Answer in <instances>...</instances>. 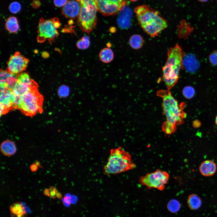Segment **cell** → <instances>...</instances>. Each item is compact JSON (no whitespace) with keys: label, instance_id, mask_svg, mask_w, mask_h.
<instances>
[{"label":"cell","instance_id":"obj_1","mask_svg":"<svg viewBox=\"0 0 217 217\" xmlns=\"http://www.w3.org/2000/svg\"><path fill=\"white\" fill-rule=\"evenodd\" d=\"M156 94L162 99V107L166 117V121L162 125V131L166 135H171L175 132L177 125L184 123L186 117L184 110L185 103H179L168 90H159Z\"/></svg>","mask_w":217,"mask_h":217},{"label":"cell","instance_id":"obj_10","mask_svg":"<svg viewBox=\"0 0 217 217\" xmlns=\"http://www.w3.org/2000/svg\"><path fill=\"white\" fill-rule=\"evenodd\" d=\"M29 63V59L18 51L11 56L7 62V70L16 75L25 71Z\"/></svg>","mask_w":217,"mask_h":217},{"label":"cell","instance_id":"obj_2","mask_svg":"<svg viewBox=\"0 0 217 217\" xmlns=\"http://www.w3.org/2000/svg\"><path fill=\"white\" fill-rule=\"evenodd\" d=\"M140 27L152 37L158 35L168 26L167 20L159 13L146 5L135 7L134 10Z\"/></svg>","mask_w":217,"mask_h":217},{"label":"cell","instance_id":"obj_31","mask_svg":"<svg viewBox=\"0 0 217 217\" xmlns=\"http://www.w3.org/2000/svg\"><path fill=\"white\" fill-rule=\"evenodd\" d=\"M32 6L35 8H38L40 5V3L39 0H34L32 2Z\"/></svg>","mask_w":217,"mask_h":217},{"label":"cell","instance_id":"obj_16","mask_svg":"<svg viewBox=\"0 0 217 217\" xmlns=\"http://www.w3.org/2000/svg\"><path fill=\"white\" fill-rule=\"evenodd\" d=\"M11 215L12 217H26L27 212L24 206L20 203H13L10 207Z\"/></svg>","mask_w":217,"mask_h":217},{"label":"cell","instance_id":"obj_6","mask_svg":"<svg viewBox=\"0 0 217 217\" xmlns=\"http://www.w3.org/2000/svg\"><path fill=\"white\" fill-rule=\"evenodd\" d=\"M42 96L36 88L22 96L18 108L27 115L33 116L42 111Z\"/></svg>","mask_w":217,"mask_h":217},{"label":"cell","instance_id":"obj_5","mask_svg":"<svg viewBox=\"0 0 217 217\" xmlns=\"http://www.w3.org/2000/svg\"><path fill=\"white\" fill-rule=\"evenodd\" d=\"M80 5L77 23L81 30L88 33L95 27L97 22V9L95 0H76Z\"/></svg>","mask_w":217,"mask_h":217},{"label":"cell","instance_id":"obj_24","mask_svg":"<svg viewBox=\"0 0 217 217\" xmlns=\"http://www.w3.org/2000/svg\"><path fill=\"white\" fill-rule=\"evenodd\" d=\"M167 207L169 211L173 213L177 212L181 207V204L178 201L175 199L170 200L167 204Z\"/></svg>","mask_w":217,"mask_h":217},{"label":"cell","instance_id":"obj_9","mask_svg":"<svg viewBox=\"0 0 217 217\" xmlns=\"http://www.w3.org/2000/svg\"><path fill=\"white\" fill-rule=\"evenodd\" d=\"M98 11L105 16L115 15L123 10L126 0H95Z\"/></svg>","mask_w":217,"mask_h":217},{"label":"cell","instance_id":"obj_35","mask_svg":"<svg viewBox=\"0 0 217 217\" xmlns=\"http://www.w3.org/2000/svg\"><path fill=\"white\" fill-rule=\"evenodd\" d=\"M56 197L58 199H61L62 198V195L61 193L60 192L58 191L56 194Z\"/></svg>","mask_w":217,"mask_h":217},{"label":"cell","instance_id":"obj_3","mask_svg":"<svg viewBox=\"0 0 217 217\" xmlns=\"http://www.w3.org/2000/svg\"><path fill=\"white\" fill-rule=\"evenodd\" d=\"M167 53V61L162 68V79L167 90H170L178 81L184 54L178 44L170 48Z\"/></svg>","mask_w":217,"mask_h":217},{"label":"cell","instance_id":"obj_34","mask_svg":"<svg viewBox=\"0 0 217 217\" xmlns=\"http://www.w3.org/2000/svg\"><path fill=\"white\" fill-rule=\"evenodd\" d=\"M44 194L46 196L50 197V191L49 189L46 188L43 191Z\"/></svg>","mask_w":217,"mask_h":217},{"label":"cell","instance_id":"obj_32","mask_svg":"<svg viewBox=\"0 0 217 217\" xmlns=\"http://www.w3.org/2000/svg\"><path fill=\"white\" fill-rule=\"evenodd\" d=\"M38 168V166L34 162L30 166V170L32 172L36 171L37 170Z\"/></svg>","mask_w":217,"mask_h":217},{"label":"cell","instance_id":"obj_37","mask_svg":"<svg viewBox=\"0 0 217 217\" xmlns=\"http://www.w3.org/2000/svg\"><path fill=\"white\" fill-rule=\"evenodd\" d=\"M215 123L217 127V115L215 119Z\"/></svg>","mask_w":217,"mask_h":217},{"label":"cell","instance_id":"obj_30","mask_svg":"<svg viewBox=\"0 0 217 217\" xmlns=\"http://www.w3.org/2000/svg\"><path fill=\"white\" fill-rule=\"evenodd\" d=\"M209 59L210 62L212 64L217 65V51L212 54L210 55Z\"/></svg>","mask_w":217,"mask_h":217},{"label":"cell","instance_id":"obj_20","mask_svg":"<svg viewBox=\"0 0 217 217\" xmlns=\"http://www.w3.org/2000/svg\"><path fill=\"white\" fill-rule=\"evenodd\" d=\"M99 57L100 60L104 63H108L113 59L114 53L112 50L109 48H105L100 51Z\"/></svg>","mask_w":217,"mask_h":217},{"label":"cell","instance_id":"obj_39","mask_svg":"<svg viewBox=\"0 0 217 217\" xmlns=\"http://www.w3.org/2000/svg\"><path fill=\"white\" fill-rule=\"evenodd\" d=\"M130 0L132 2H136L139 0Z\"/></svg>","mask_w":217,"mask_h":217},{"label":"cell","instance_id":"obj_27","mask_svg":"<svg viewBox=\"0 0 217 217\" xmlns=\"http://www.w3.org/2000/svg\"><path fill=\"white\" fill-rule=\"evenodd\" d=\"M21 7L20 4L17 2L11 3L9 7L10 11L13 14L18 12L20 10Z\"/></svg>","mask_w":217,"mask_h":217},{"label":"cell","instance_id":"obj_17","mask_svg":"<svg viewBox=\"0 0 217 217\" xmlns=\"http://www.w3.org/2000/svg\"><path fill=\"white\" fill-rule=\"evenodd\" d=\"M5 26L7 30L11 33H17L20 28L17 18L13 16L8 18L5 22Z\"/></svg>","mask_w":217,"mask_h":217},{"label":"cell","instance_id":"obj_7","mask_svg":"<svg viewBox=\"0 0 217 217\" xmlns=\"http://www.w3.org/2000/svg\"><path fill=\"white\" fill-rule=\"evenodd\" d=\"M169 177V174L168 172L157 169L154 172L147 173L141 177L139 181L142 185L148 189H156L161 191L165 189Z\"/></svg>","mask_w":217,"mask_h":217},{"label":"cell","instance_id":"obj_28","mask_svg":"<svg viewBox=\"0 0 217 217\" xmlns=\"http://www.w3.org/2000/svg\"><path fill=\"white\" fill-rule=\"evenodd\" d=\"M50 191V198L55 199L56 197L57 193L58 191L56 188L55 187L51 186L49 188Z\"/></svg>","mask_w":217,"mask_h":217},{"label":"cell","instance_id":"obj_21","mask_svg":"<svg viewBox=\"0 0 217 217\" xmlns=\"http://www.w3.org/2000/svg\"><path fill=\"white\" fill-rule=\"evenodd\" d=\"M187 203L190 209L195 210L198 209L201 206L202 201L199 197L195 194H193L188 196Z\"/></svg>","mask_w":217,"mask_h":217},{"label":"cell","instance_id":"obj_19","mask_svg":"<svg viewBox=\"0 0 217 217\" xmlns=\"http://www.w3.org/2000/svg\"><path fill=\"white\" fill-rule=\"evenodd\" d=\"M17 81L30 87H37L36 83L31 78L27 73L23 72L17 75Z\"/></svg>","mask_w":217,"mask_h":217},{"label":"cell","instance_id":"obj_38","mask_svg":"<svg viewBox=\"0 0 217 217\" xmlns=\"http://www.w3.org/2000/svg\"><path fill=\"white\" fill-rule=\"evenodd\" d=\"M201 2H205L207 1L208 0H198Z\"/></svg>","mask_w":217,"mask_h":217},{"label":"cell","instance_id":"obj_23","mask_svg":"<svg viewBox=\"0 0 217 217\" xmlns=\"http://www.w3.org/2000/svg\"><path fill=\"white\" fill-rule=\"evenodd\" d=\"M90 44V39L89 36H85L78 40L76 45L77 48L80 49H85L89 48Z\"/></svg>","mask_w":217,"mask_h":217},{"label":"cell","instance_id":"obj_18","mask_svg":"<svg viewBox=\"0 0 217 217\" xmlns=\"http://www.w3.org/2000/svg\"><path fill=\"white\" fill-rule=\"evenodd\" d=\"M37 87L32 88L17 81L12 90L15 95L22 96L32 89Z\"/></svg>","mask_w":217,"mask_h":217},{"label":"cell","instance_id":"obj_29","mask_svg":"<svg viewBox=\"0 0 217 217\" xmlns=\"http://www.w3.org/2000/svg\"><path fill=\"white\" fill-rule=\"evenodd\" d=\"M68 1V0H54L53 2L55 6L60 7L64 6Z\"/></svg>","mask_w":217,"mask_h":217},{"label":"cell","instance_id":"obj_14","mask_svg":"<svg viewBox=\"0 0 217 217\" xmlns=\"http://www.w3.org/2000/svg\"><path fill=\"white\" fill-rule=\"evenodd\" d=\"M0 149L3 155L7 156L14 155L17 151V147L15 143L9 140L3 141L1 144Z\"/></svg>","mask_w":217,"mask_h":217},{"label":"cell","instance_id":"obj_33","mask_svg":"<svg viewBox=\"0 0 217 217\" xmlns=\"http://www.w3.org/2000/svg\"><path fill=\"white\" fill-rule=\"evenodd\" d=\"M9 111L2 105H0V115H4Z\"/></svg>","mask_w":217,"mask_h":217},{"label":"cell","instance_id":"obj_25","mask_svg":"<svg viewBox=\"0 0 217 217\" xmlns=\"http://www.w3.org/2000/svg\"><path fill=\"white\" fill-rule=\"evenodd\" d=\"M70 93L69 87L66 85H62L58 88V95L61 97L65 98L67 97Z\"/></svg>","mask_w":217,"mask_h":217},{"label":"cell","instance_id":"obj_8","mask_svg":"<svg viewBox=\"0 0 217 217\" xmlns=\"http://www.w3.org/2000/svg\"><path fill=\"white\" fill-rule=\"evenodd\" d=\"M57 29L54 25L52 18L45 20L41 18L37 28L38 42L42 43L48 40L50 43H52L59 35Z\"/></svg>","mask_w":217,"mask_h":217},{"label":"cell","instance_id":"obj_36","mask_svg":"<svg viewBox=\"0 0 217 217\" xmlns=\"http://www.w3.org/2000/svg\"><path fill=\"white\" fill-rule=\"evenodd\" d=\"M34 163L37 165L38 168H43L42 167L39 161L36 160L35 161V162Z\"/></svg>","mask_w":217,"mask_h":217},{"label":"cell","instance_id":"obj_26","mask_svg":"<svg viewBox=\"0 0 217 217\" xmlns=\"http://www.w3.org/2000/svg\"><path fill=\"white\" fill-rule=\"evenodd\" d=\"M194 89L190 86L185 87L183 89V93L184 96L187 99L192 98L195 94Z\"/></svg>","mask_w":217,"mask_h":217},{"label":"cell","instance_id":"obj_15","mask_svg":"<svg viewBox=\"0 0 217 217\" xmlns=\"http://www.w3.org/2000/svg\"><path fill=\"white\" fill-rule=\"evenodd\" d=\"M12 90L6 89L0 91V105L3 106L8 111L14 108L12 101Z\"/></svg>","mask_w":217,"mask_h":217},{"label":"cell","instance_id":"obj_12","mask_svg":"<svg viewBox=\"0 0 217 217\" xmlns=\"http://www.w3.org/2000/svg\"><path fill=\"white\" fill-rule=\"evenodd\" d=\"M80 11V5L76 0L68 1L62 9L63 15L67 18L77 17Z\"/></svg>","mask_w":217,"mask_h":217},{"label":"cell","instance_id":"obj_22","mask_svg":"<svg viewBox=\"0 0 217 217\" xmlns=\"http://www.w3.org/2000/svg\"><path fill=\"white\" fill-rule=\"evenodd\" d=\"M143 40L142 37L138 34H134L131 36L129 39V43L130 46L134 49L140 48L143 46Z\"/></svg>","mask_w":217,"mask_h":217},{"label":"cell","instance_id":"obj_13","mask_svg":"<svg viewBox=\"0 0 217 217\" xmlns=\"http://www.w3.org/2000/svg\"><path fill=\"white\" fill-rule=\"evenodd\" d=\"M199 169L203 175L210 177L213 175L215 173L217 166L215 163L212 161L206 160L201 163Z\"/></svg>","mask_w":217,"mask_h":217},{"label":"cell","instance_id":"obj_11","mask_svg":"<svg viewBox=\"0 0 217 217\" xmlns=\"http://www.w3.org/2000/svg\"><path fill=\"white\" fill-rule=\"evenodd\" d=\"M17 81V75L10 73L7 70L1 69L0 91L6 89L12 90Z\"/></svg>","mask_w":217,"mask_h":217},{"label":"cell","instance_id":"obj_4","mask_svg":"<svg viewBox=\"0 0 217 217\" xmlns=\"http://www.w3.org/2000/svg\"><path fill=\"white\" fill-rule=\"evenodd\" d=\"M135 167L131 154L122 147H119L111 149L103 171L106 175H110L121 173Z\"/></svg>","mask_w":217,"mask_h":217}]
</instances>
